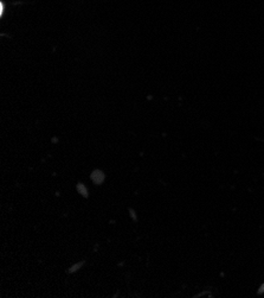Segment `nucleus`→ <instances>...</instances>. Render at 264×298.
<instances>
[{
	"label": "nucleus",
	"instance_id": "4",
	"mask_svg": "<svg viewBox=\"0 0 264 298\" xmlns=\"http://www.w3.org/2000/svg\"><path fill=\"white\" fill-rule=\"evenodd\" d=\"M129 215H130L131 217H133V220H134V221H137V220H138L137 215H135V213H134V209H129Z\"/></svg>",
	"mask_w": 264,
	"mask_h": 298
},
{
	"label": "nucleus",
	"instance_id": "1",
	"mask_svg": "<svg viewBox=\"0 0 264 298\" xmlns=\"http://www.w3.org/2000/svg\"><path fill=\"white\" fill-rule=\"evenodd\" d=\"M90 178H91V181L94 182L95 184H102V183H103V181H104L103 171H101V170L92 171Z\"/></svg>",
	"mask_w": 264,
	"mask_h": 298
},
{
	"label": "nucleus",
	"instance_id": "3",
	"mask_svg": "<svg viewBox=\"0 0 264 298\" xmlns=\"http://www.w3.org/2000/svg\"><path fill=\"white\" fill-rule=\"evenodd\" d=\"M83 261H81V263H78V264H76V265H74V266H71L70 267V270H69V272L70 273H72V272H76V271H77L78 269H80L81 266H83Z\"/></svg>",
	"mask_w": 264,
	"mask_h": 298
},
{
	"label": "nucleus",
	"instance_id": "2",
	"mask_svg": "<svg viewBox=\"0 0 264 298\" xmlns=\"http://www.w3.org/2000/svg\"><path fill=\"white\" fill-rule=\"evenodd\" d=\"M77 191H78V194L80 195H82V196H84V197H88L89 196V193H88V188L85 187V185L83 184V183H78L77 184Z\"/></svg>",
	"mask_w": 264,
	"mask_h": 298
}]
</instances>
